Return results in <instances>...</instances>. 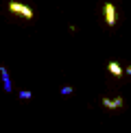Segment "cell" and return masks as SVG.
<instances>
[{"label":"cell","mask_w":131,"mask_h":133,"mask_svg":"<svg viewBox=\"0 0 131 133\" xmlns=\"http://www.w3.org/2000/svg\"><path fill=\"white\" fill-rule=\"evenodd\" d=\"M103 105L107 109H118V107L125 105V98H103Z\"/></svg>","instance_id":"cell-3"},{"label":"cell","mask_w":131,"mask_h":133,"mask_svg":"<svg viewBox=\"0 0 131 133\" xmlns=\"http://www.w3.org/2000/svg\"><path fill=\"white\" fill-rule=\"evenodd\" d=\"M125 72H127V74H131V65H127V68H125Z\"/></svg>","instance_id":"cell-8"},{"label":"cell","mask_w":131,"mask_h":133,"mask_svg":"<svg viewBox=\"0 0 131 133\" xmlns=\"http://www.w3.org/2000/svg\"><path fill=\"white\" fill-rule=\"evenodd\" d=\"M107 70L112 72L114 76H125V68H122L118 61H109V63H107Z\"/></svg>","instance_id":"cell-4"},{"label":"cell","mask_w":131,"mask_h":133,"mask_svg":"<svg viewBox=\"0 0 131 133\" xmlns=\"http://www.w3.org/2000/svg\"><path fill=\"white\" fill-rule=\"evenodd\" d=\"M9 11L13 15L24 18V20H33V18H35V11H33L29 4H22V2H9Z\"/></svg>","instance_id":"cell-1"},{"label":"cell","mask_w":131,"mask_h":133,"mask_svg":"<svg viewBox=\"0 0 131 133\" xmlns=\"http://www.w3.org/2000/svg\"><path fill=\"white\" fill-rule=\"evenodd\" d=\"M20 98H24V101H29V98H33V94L24 90V92H20Z\"/></svg>","instance_id":"cell-7"},{"label":"cell","mask_w":131,"mask_h":133,"mask_svg":"<svg viewBox=\"0 0 131 133\" xmlns=\"http://www.w3.org/2000/svg\"><path fill=\"white\" fill-rule=\"evenodd\" d=\"M70 94H72V87H70V85L61 87V96H70Z\"/></svg>","instance_id":"cell-6"},{"label":"cell","mask_w":131,"mask_h":133,"mask_svg":"<svg viewBox=\"0 0 131 133\" xmlns=\"http://www.w3.org/2000/svg\"><path fill=\"white\" fill-rule=\"evenodd\" d=\"M0 74H2V87H4V92H11V79H9V72L7 68H0Z\"/></svg>","instance_id":"cell-5"},{"label":"cell","mask_w":131,"mask_h":133,"mask_svg":"<svg viewBox=\"0 0 131 133\" xmlns=\"http://www.w3.org/2000/svg\"><path fill=\"white\" fill-rule=\"evenodd\" d=\"M103 18H105V22H107L109 29L116 24V7H114L112 2H105V4H103Z\"/></svg>","instance_id":"cell-2"}]
</instances>
